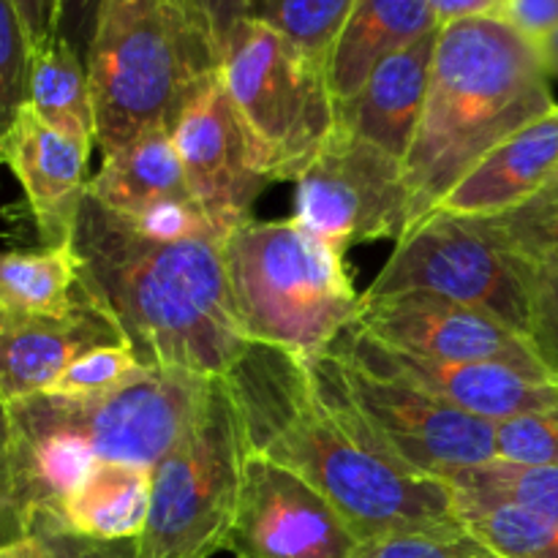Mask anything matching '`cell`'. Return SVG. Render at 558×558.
<instances>
[{
	"instance_id": "cell-19",
	"label": "cell",
	"mask_w": 558,
	"mask_h": 558,
	"mask_svg": "<svg viewBox=\"0 0 558 558\" xmlns=\"http://www.w3.org/2000/svg\"><path fill=\"white\" fill-rule=\"evenodd\" d=\"M556 167L558 104L485 153L436 207L458 216H501L539 194L554 178Z\"/></svg>"
},
{
	"instance_id": "cell-32",
	"label": "cell",
	"mask_w": 558,
	"mask_h": 558,
	"mask_svg": "<svg viewBox=\"0 0 558 558\" xmlns=\"http://www.w3.org/2000/svg\"><path fill=\"white\" fill-rule=\"evenodd\" d=\"M529 327L526 338L534 354L558 379V265H526Z\"/></svg>"
},
{
	"instance_id": "cell-42",
	"label": "cell",
	"mask_w": 558,
	"mask_h": 558,
	"mask_svg": "<svg viewBox=\"0 0 558 558\" xmlns=\"http://www.w3.org/2000/svg\"><path fill=\"white\" fill-rule=\"evenodd\" d=\"M0 558H44V543L36 534L16 539V543L0 545Z\"/></svg>"
},
{
	"instance_id": "cell-31",
	"label": "cell",
	"mask_w": 558,
	"mask_h": 558,
	"mask_svg": "<svg viewBox=\"0 0 558 558\" xmlns=\"http://www.w3.org/2000/svg\"><path fill=\"white\" fill-rule=\"evenodd\" d=\"M140 368L142 363L131 343L93 349V352L74 360L47 392L69 398L98 396V392L114 390L118 385H123V381L129 379V376H134Z\"/></svg>"
},
{
	"instance_id": "cell-1",
	"label": "cell",
	"mask_w": 558,
	"mask_h": 558,
	"mask_svg": "<svg viewBox=\"0 0 558 558\" xmlns=\"http://www.w3.org/2000/svg\"><path fill=\"white\" fill-rule=\"evenodd\" d=\"M223 381L238 407L245 452L314 485L360 543L466 532L450 485L398 463L314 357L251 343Z\"/></svg>"
},
{
	"instance_id": "cell-20",
	"label": "cell",
	"mask_w": 558,
	"mask_h": 558,
	"mask_svg": "<svg viewBox=\"0 0 558 558\" xmlns=\"http://www.w3.org/2000/svg\"><path fill=\"white\" fill-rule=\"evenodd\" d=\"M439 31L428 0H354L325 58L336 101L352 96L390 54Z\"/></svg>"
},
{
	"instance_id": "cell-21",
	"label": "cell",
	"mask_w": 558,
	"mask_h": 558,
	"mask_svg": "<svg viewBox=\"0 0 558 558\" xmlns=\"http://www.w3.org/2000/svg\"><path fill=\"white\" fill-rule=\"evenodd\" d=\"M87 196L118 216H131L156 202L194 199L172 131H147L104 156L101 169L87 180Z\"/></svg>"
},
{
	"instance_id": "cell-43",
	"label": "cell",
	"mask_w": 558,
	"mask_h": 558,
	"mask_svg": "<svg viewBox=\"0 0 558 558\" xmlns=\"http://www.w3.org/2000/svg\"><path fill=\"white\" fill-rule=\"evenodd\" d=\"M539 52H543L545 71H548L550 76V85H554V82L558 85V31L539 41Z\"/></svg>"
},
{
	"instance_id": "cell-2",
	"label": "cell",
	"mask_w": 558,
	"mask_h": 558,
	"mask_svg": "<svg viewBox=\"0 0 558 558\" xmlns=\"http://www.w3.org/2000/svg\"><path fill=\"white\" fill-rule=\"evenodd\" d=\"M71 245L85 289L145 368L221 379L251 347L234 316L221 238L156 243L85 194Z\"/></svg>"
},
{
	"instance_id": "cell-33",
	"label": "cell",
	"mask_w": 558,
	"mask_h": 558,
	"mask_svg": "<svg viewBox=\"0 0 558 558\" xmlns=\"http://www.w3.org/2000/svg\"><path fill=\"white\" fill-rule=\"evenodd\" d=\"M354 558H505L474 534H396L360 543Z\"/></svg>"
},
{
	"instance_id": "cell-29",
	"label": "cell",
	"mask_w": 558,
	"mask_h": 558,
	"mask_svg": "<svg viewBox=\"0 0 558 558\" xmlns=\"http://www.w3.org/2000/svg\"><path fill=\"white\" fill-rule=\"evenodd\" d=\"M31 82V41L16 14L14 0H0V163L3 145L16 118L27 107Z\"/></svg>"
},
{
	"instance_id": "cell-36",
	"label": "cell",
	"mask_w": 558,
	"mask_h": 558,
	"mask_svg": "<svg viewBox=\"0 0 558 558\" xmlns=\"http://www.w3.org/2000/svg\"><path fill=\"white\" fill-rule=\"evenodd\" d=\"M27 537L25 515L14 485V463H11V423L9 407L0 398V545Z\"/></svg>"
},
{
	"instance_id": "cell-10",
	"label": "cell",
	"mask_w": 558,
	"mask_h": 558,
	"mask_svg": "<svg viewBox=\"0 0 558 558\" xmlns=\"http://www.w3.org/2000/svg\"><path fill=\"white\" fill-rule=\"evenodd\" d=\"M314 363L365 428L409 472L447 483L452 474L496 461V434L488 420L332 352L316 354Z\"/></svg>"
},
{
	"instance_id": "cell-12",
	"label": "cell",
	"mask_w": 558,
	"mask_h": 558,
	"mask_svg": "<svg viewBox=\"0 0 558 558\" xmlns=\"http://www.w3.org/2000/svg\"><path fill=\"white\" fill-rule=\"evenodd\" d=\"M360 539L311 483L245 456L229 550L234 558H354Z\"/></svg>"
},
{
	"instance_id": "cell-26",
	"label": "cell",
	"mask_w": 558,
	"mask_h": 558,
	"mask_svg": "<svg viewBox=\"0 0 558 558\" xmlns=\"http://www.w3.org/2000/svg\"><path fill=\"white\" fill-rule=\"evenodd\" d=\"M447 485L452 490H472L490 499L510 501L537 515L558 518V466H515L490 461L485 466L452 474Z\"/></svg>"
},
{
	"instance_id": "cell-38",
	"label": "cell",
	"mask_w": 558,
	"mask_h": 558,
	"mask_svg": "<svg viewBox=\"0 0 558 558\" xmlns=\"http://www.w3.org/2000/svg\"><path fill=\"white\" fill-rule=\"evenodd\" d=\"M101 3L104 0H60L58 36L65 38L82 58H87L90 49Z\"/></svg>"
},
{
	"instance_id": "cell-13",
	"label": "cell",
	"mask_w": 558,
	"mask_h": 558,
	"mask_svg": "<svg viewBox=\"0 0 558 558\" xmlns=\"http://www.w3.org/2000/svg\"><path fill=\"white\" fill-rule=\"evenodd\" d=\"M398 352L447 363H505L529 374L550 376L523 332L494 314L450 303L434 294H396L360 300L354 325Z\"/></svg>"
},
{
	"instance_id": "cell-25",
	"label": "cell",
	"mask_w": 558,
	"mask_h": 558,
	"mask_svg": "<svg viewBox=\"0 0 558 558\" xmlns=\"http://www.w3.org/2000/svg\"><path fill=\"white\" fill-rule=\"evenodd\" d=\"M469 534L505 558H558V518L529 512L472 490H452Z\"/></svg>"
},
{
	"instance_id": "cell-35",
	"label": "cell",
	"mask_w": 558,
	"mask_h": 558,
	"mask_svg": "<svg viewBox=\"0 0 558 558\" xmlns=\"http://www.w3.org/2000/svg\"><path fill=\"white\" fill-rule=\"evenodd\" d=\"M27 534L41 537L44 558H140L136 539L98 543V539H87L80 537V534L65 532L54 518H38V521H33Z\"/></svg>"
},
{
	"instance_id": "cell-28",
	"label": "cell",
	"mask_w": 558,
	"mask_h": 558,
	"mask_svg": "<svg viewBox=\"0 0 558 558\" xmlns=\"http://www.w3.org/2000/svg\"><path fill=\"white\" fill-rule=\"evenodd\" d=\"M496 234L510 254L526 265H558V189L545 185L523 205L490 216Z\"/></svg>"
},
{
	"instance_id": "cell-23",
	"label": "cell",
	"mask_w": 558,
	"mask_h": 558,
	"mask_svg": "<svg viewBox=\"0 0 558 558\" xmlns=\"http://www.w3.org/2000/svg\"><path fill=\"white\" fill-rule=\"evenodd\" d=\"M27 107L69 140L85 147L96 145V114L85 58L65 38H49L31 52Z\"/></svg>"
},
{
	"instance_id": "cell-16",
	"label": "cell",
	"mask_w": 558,
	"mask_h": 558,
	"mask_svg": "<svg viewBox=\"0 0 558 558\" xmlns=\"http://www.w3.org/2000/svg\"><path fill=\"white\" fill-rule=\"evenodd\" d=\"M118 343H129L123 330L87 289L63 316L0 311V398L14 403L41 396L82 354Z\"/></svg>"
},
{
	"instance_id": "cell-39",
	"label": "cell",
	"mask_w": 558,
	"mask_h": 558,
	"mask_svg": "<svg viewBox=\"0 0 558 558\" xmlns=\"http://www.w3.org/2000/svg\"><path fill=\"white\" fill-rule=\"evenodd\" d=\"M501 20L539 44L558 31V0H507Z\"/></svg>"
},
{
	"instance_id": "cell-9",
	"label": "cell",
	"mask_w": 558,
	"mask_h": 558,
	"mask_svg": "<svg viewBox=\"0 0 558 558\" xmlns=\"http://www.w3.org/2000/svg\"><path fill=\"white\" fill-rule=\"evenodd\" d=\"M213 379L174 368H145L98 396L41 392L9 403L11 412L65 430L98 461L156 469L189 434Z\"/></svg>"
},
{
	"instance_id": "cell-8",
	"label": "cell",
	"mask_w": 558,
	"mask_h": 558,
	"mask_svg": "<svg viewBox=\"0 0 558 558\" xmlns=\"http://www.w3.org/2000/svg\"><path fill=\"white\" fill-rule=\"evenodd\" d=\"M412 292L488 311L526 336V262L507 251L490 218L436 207L409 227L363 298Z\"/></svg>"
},
{
	"instance_id": "cell-37",
	"label": "cell",
	"mask_w": 558,
	"mask_h": 558,
	"mask_svg": "<svg viewBox=\"0 0 558 558\" xmlns=\"http://www.w3.org/2000/svg\"><path fill=\"white\" fill-rule=\"evenodd\" d=\"M189 3L207 22L218 49H221V58L229 38L238 33V27L254 20V0H189Z\"/></svg>"
},
{
	"instance_id": "cell-44",
	"label": "cell",
	"mask_w": 558,
	"mask_h": 558,
	"mask_svg": "<svg viewBox=\"0 0 558 558\" xmlns=\"http://www.w3.org/2000/svg\"><path fill=\"white\" fill-rule=\"evenodd\" d=\"M548 185H550V189H558V167H556L554 178H550V180H548Z\"/></svg>"
},
{
	"instance_id": "cell-17",
	"label": "cell",
	"mask_w": 558,
	"mask_h": 558,
	"mask_svg": "<svg viewBox=\"0 0 558 558\" xmlns=\"http://www.w3.org/2000/svg\"><path fill=\"white\" fill-rule=\"evenodd\" d=\"M90 147L49 129L25 107L3 145V163L20 180L44 248L69 245L87 194Z\"/></svg>"
},
{
	"instance_id": "cell-30",
	"label": "cell",
	"mask_w": 558,
	"mask_h": 558,
	"mask_svg": "<svg viewBox=\"0 0 558 558\" xmlns=\"http://www.w3.org/2000/svg\"><path fill=\"white\" fill-rule=\"evenodd\" d=\"M496 461L558 466V403L494 423Z\"/></svg>"
},
{
	"instance_id": "cell-18",
	"label": "cell",
	"mask_w": 558,
	"mask_h": 558,
	"mask_svg": "<svg viewBox=\"0 0 558 558\" xmlns=\"http://www.w3.org/2000/svg\"><path fill=\"white\" fill-rule=\"evenodd\" d=\"M436 36L439 31L381 60L352 96L336 101L338 125L407 161L428 101Z\"/></svg>"
},
{
	"instance_id": "cell-15",
	"label": "cell",
	"mask_w": 558,
	"mask_h": 558,
	"mask_svg": "<svg viewBox=\"0 0 558 558\" xmlns=\"http://www.w3.org/2000/svg\"><path fill=\"white\" fill-rule=\"evenodd\" d=\"M327 352L363 365L374 374L409 381L439 401L488 423L537 412L558 403V379L529 374L505 363H447L398 352L349 327Z\"/></svg>"
},
{
	"instance_id": "cell-3",
	"label": "cell",
	"mask_w": 558,
	"mask_h": 558,
	"mask_svg": "<svg viewBox=\"0 0 558 558\" xmlns=\"http://www.w3.org/2000/svg\"><path fill=\"white\" fill-rule=\"evenodd\" d=\"M554 107L537 41L501 16L441 25L428 101L403 161L412 196L409 227L428 216L485 153Z\"/></svg>"
},
{
	"instance_id": "cell-11",
	"label": "cell",
	"mask_w": 558,
	"mask_h": 558,
	"mask_svg": "<svg viewBox=\"0 0 558 558\" xmlns=\"http://www.w3.org/2000/svg\"><path fill=\"white\" fill-rule=\"evenodd\" d=\"M294 221L347 254L401 240L412 221L403 161L338 125L294 180Z\"/></svg>"
},
{
	"instance_id": "cell-41",
	"label": "cell",
	"mask_w": 558,
	"mask_h": 558,
	"mask_svg": "<svg viewBox=\"0 0 558 558\" xmlns=\"http://www.w3.org/2000/svg\"><path fill=\"white\" fill-rule=\"evenodd\" d=\"M436 20L441 25L461 20H477V16H505L507 0H428Z\"/></svg>"
},
{
	"instance_id": "cell-34",
	"label": "cell",
	"mask_w": 558,
	"mask_h": 558,
	"mask_svg": "<svg viewBox=\"0 0 558 558\" xmlns=\"http://www.w3.org/2000/svg\"><path fill=\"white\" fill-rule=\"evenodd\" d=\"M118 216V213H114ZM136 234L156 243L221 238L194 199H167L131 216H120ZM223 240V238H221Z\"/></svg>"
},
{
	"instance_id": "cell-7",
	"label": "cell",
	"mask_w": 558,
	"mask_h": 558,
	"mask_svg": "<svg viewBox=\"0 0 558 558\" xmlns=\"http://www.w3.org/2000/svg\"><path fill=\"white\" fill-rule=\"evenodd\" d=\"M245 439L227 381L213 379L189 434L150 472L140 558H213L232 543Z\"/></svg>"
},
{
	"instance_id": "cell-14",
	"label": "cell",
	"mask_w": 558,
	"mask_h": 558,
	"mask_svg": "<svg viewBox=\"0 0 558 558\" xmlns=\"http://www.w3.org/2000/svg\"><path fill=\"white\" fill-rule=\"evenodd\" d=\"M172 140L191 196L221 238L245 223L270 180L256 167L245 131L232 107L221 69L185 101Z\"/></svg>"
},
{
	"instance_id": "cell-6",
	"label": "cell",
	"mask_w": 558,
	"mask_h": 558,
	"mask_svg": "<svg viewBox=\"0 0 558 558\" xmlns=\"http://www.w3.org/2000/svg\"><path fill=\"white\" fill-rule=\"evenodd\" d=\"M221 80L270 183L298 180L338 129L325 63L256 16L229 38Z\"/></svg>"
},
{
	"instance_id": "cell-24",
	"label": "cell",
	"mask_w": 558,
	"mask_h": 558,
	"mask_svg": "<svg viewBox=\"0 0 558 558\" xmlns=\"http://www.w3.org/2000/svg\"><path fill=\"white\" fill-rule=\"evenodd\" d=\"M80 256L74 245L0 254V311L63 316L82 300Z\"/></svg>"
},
{
	"instance_id": "cell-27",
	"label": "cell",
	"mask_w": 558,
	"mask_h": 558,
	"mask_svg": "<svg viewBox=\"0 0 558 558\" xmlns=\"http://www.w3.org/2000/svg\"><path fill=\"white\" fill-rule=\"evenodd\" d=\"M354 0H254V16L325 63Z\"/></svg>"
},
{
	"instance_id": "cell-40",
	"label": "cell",
	"mask_w": 558,
	"mask_h": 558,
	"mask_svg": "<svg viewBox=\"0 0 558 558\" xmlns=\"http://www.w3.org/2000/svg\"><path fill=\"white\" fill-rule=\"evenodd\" d=\"M14 5L31 41V52L58 36L60 0H14Z\"/></svg>"
},
{
	"instance_id": "cell-22",
	"label": "cell",
	"mask_w": 558,
	"mask_h": 558,
	"mask_svg": "<svg viewBox=\"0 0 558 558\" xmlns=\"http://www.w3.org/2000/svg\"><path fill=\"white\" fill-rule=\"evenodd\" d=\"M150 469L98 461L60 505L54 521L65 532L98 543L140 539L150 512Z\"/></svg>"
},
{
	"instance_id": "cell-4",
	"label": "cell",
	"mask_w": 558,
	"mask_h": 558,
	"mask_svg": "<svg viewBox=\"0 0 558 558\" xmlns=\"http://www.w3.org/2000/svg\"><path fill=\"white\" fill-rule=\"evenodd\" d=\"M96 145L104 156L169 129L221 69V49L189 0H104L87 49Z\"/></svg>"
},
{
	"instance_id": "cell-5",
	"label": "cell",
	"mask_w": 558,
	"mask_h": 558,
	"mask_svg": "<svg viewBox=\"0 0 558 558\" xmlns=\"http://www.w3.org/2000/svg\"><path fill=\"white\" fill-rule=\"evenodd\" d=\"M229 292L248 343L316 357L360 314L343 254L289 221L248 218L223 238Z\"/></svg>"
}]
</instances>
